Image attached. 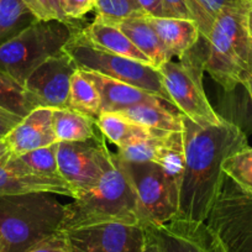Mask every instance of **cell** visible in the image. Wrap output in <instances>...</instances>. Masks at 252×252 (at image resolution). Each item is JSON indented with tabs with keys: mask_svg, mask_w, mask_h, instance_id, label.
<instances>
[{
	"mask_svg": "<svg viewBox=\"0 0 252 252\" xmlns=\"http://www.w3.org/2000/svg\"><path fill=\"white\" fill-rule=\"evenodd\" d=\"M186 161L179 186L178 215L182 219L207 221L226 176L225 159L249 146L245 132L231 121L200 126L182 115Z\"/></svg>",
	"mask_w": 252,
	"mask_h": 252,
	"instance_id": "obj_1",
	"label": "cell"
},
{
	"mask_svg": "<svg viewBox=\"0 0 252 252\" xmlns=\"http://www.w3.org/2000/svg\"><path fill=\"white\" fill-rule=\"evenodd\" d=\"M184 161H186V152H184L183 130L169 132L154 162L158 164L168 176V178L179 187L184 169Z\"/></svg>",
	"mask_w": 252,
	"mask_h": 252,
	"instance_id": "obj_27",
	"label": "cell"
},
{
	"mask_svg": "<svg viewBox=\"0 0 252 252\" xmlns=\"http://www.w3.org/2000/svg\"><path fill=\"white\" fill-rule=\"evenodd\" d=\"M192 20L199 29L200 36L208 40L215 20L229 10L245 9L252 5L251 0H186Z\"/></svg>",
	"mask_w": 252,
	"mask_h": 252,
	"instance_id": "obj_24",
	"label": "cell"
},
{
	"mask_svg": "<svg viewBox=\"0 0 252 252\" xmlns=\"http://www.w3.org/2000/svg\"><path fill=\"white\" fill-rule=\"evenodd\" d=\"M205 57L207 50L197 43L178 61L171 60L158 68L172 104L182 115L200 126L218 125L224 120L213 109L203 87Z\"/></svg>",
	"mask_w": 252,
	"mask_h": 252,
	"instance_id": "obj_6",
	"label": "cell"
},
{
	"mask_svg": "<svg viewBox=\"0 0 252 252\" xmlns=\"http://www.w3.org/2000/svg\"><path fill=\"white\" fill-rule=\"evenodd\" d=\"M77 69L73 60L62 51L38 66L29 76L24 87L40 108H68L71 81Z\"/></svg>",
	"mask_w": 252,
	"mask_h": 252,
	"instance_id": "obj_12",
	"label": "cell"
},
{
	"mask_svg": "<svg viewBox=\"0 0 252 252\" xmlns=\"http://www.w3.org/2000/svg\"><path fill=\"white\" fill-rule=\"evenodd\" d=\"M87 74L94 82L100 94L101 113H118L141 103H167L156 94H152L131 84L124 83L93 72H87Z\"/></svg>",
	"mask_w": 252,
	"mask_h": 252,
	"instance_id": "obj_15",
	"label": "cell"
},
{
	"mask_svg": "<svg viewBox=\"0 0 252 252\" xmlns=\"http://www.w3.org/2000/svg\"><path fill=\"white\" fill-rule=\"evenodd\" d=\"M167 105L172 106L168 103H141L118 111V114L150 129L166 132L182 131V114L174 113Z\"/></svg>",
	"mask_w": 252,
	"mask_h": 252,
	"instance_id": "obj_21",
	"label": "cell"
},
{
	"mask_svg": "<svg viewBox=\"0 0 252 252\" xmlns=\"http://www.w3.org/2000/svg\"><path fill=\"white\" fill-rule=\"evenodd\" d=\"M63 51L82 71L103 74L109 78L131 84L156 94L174 106L164 89L158 69L95 47L87 40L82 30H77L73 33L71 40L63 47Z\"/></svg>",
	"mask_w": 252,
	"mask_h": 252,
	"instance_id": "obj_7",
	"label": "cell"
},
{
	"mask_svg": "<svg viewBox=\"0 0 252 252\" xmlns=\"http://www.w3.org/2000/svg\"><path fill=\"white\" fill-rule=\"evenodd\" d=\"M222 172L240 189L252 193V147L247 146L227 157Z\"/></svg>",
	"mask_w": 252,
	"mask_h": 252,
	"instance_id": "obj_28",
	"label": "cell"
},
{
	"mask_svg": "<svg viewBox=\"0 0 252 252\" xmlns=\"http://www.w3.org/2000/svg\"><path fill=\"white\" fill-rule=\"evenodd\" d=\"M51 108H36L20 121L5 137L11 155H23L57 142L52 125Z\"/></svg>",
	"mask_w": 252,
	"mask_h": 252,
	"instance_id": "obj_14",
	"label": "cell"
},
{
	"mask_svg": "<svg viewBox=\"0 0 252 252\" xmlns=\"http://www.w3.org/2000/svg\"><path fill=\"white\" fill-rule=\"evenodd\" d=\"M168 134L132 141L125 146L119 147L116 155H118L119 158L126 162H136V163L154 162L158 155L159 150L163 146L164 140Z\"/></svg>",
	"mask_w": 252,
	"mask_h": 252,
	"instance_id": "obj_31",
	"label": "cell"
},
{
	"mask_svg": "<svg viewBox=\"0 0 252 252\" xmlns=\"http://www.w3.org/2000/svg\"><path fill=\"white\" fill-rule=\"evenodd\" d=\"M249 19H250V23H251V25H252V8L250 9V11H249Z\"/></svg>",
	"mask_w": 252,
	"mask_h": 252,
	"instance_id": "obj_41",
	"label": "cell"
},
{
	"mask_svg": "<svg viewBox=\"0 0 252 252\" xmlns=\"http://www.w3.org/2000/svg\"><path fill=\"white\" fill-rule=\"evenodd\" d=\"M5 159L0 161V195H18L28 193H51L73 198L68 184L62 178L18 173L9 168Z\"/></svg>",
	"mask_w": 252,
	"mask_h": 252,
	"instance_id": "obj_16",
	"label": "cell"
},
{
	"mask_svg": "<svg viewBox=\"0 0 252 252\" xmlns=\"http://www.w3.org/2000/svg\"><path fill=\"white\" fill-rule=\"evenodd\" d=\"M225 252H252V193L245 192L229 178L207 219Z\"/></svg>",
	"mask_w": 252,
	"mask_h": 252,
	"instance_id": "obj_10",
	"label": "cell"
},
{
	"mask_svg": "<svg viewBox=\"0 0 252 252\" xmlns=\"http://www.w3.org/2000/svg\"><path fill=\"white\" fill-rule=\"evenodd\" d=\"M58 142L50 146L32 150L23 155H10L5 163L13 171L24 174L61 178L57 166Z\"/></svg>",
	"mask_w": 252,
	"mask_h": 252,
	"instance_id": "obj_23",
	"label": "cell"
},
{
	"mask_svg": "<svg viewBox=\"0 0 252 252\" xmlns=\"http://www.w3.org/2000/svg\"><path fill=\"white\" fill-rule=\"evenodd\" d=\"M161 1L164 10L167 11L168 18L190 19L192 20V15L189 13L186 0H161Z\"/></svg>",
	"mask_w": 252,
	"mask_h": 252,
	"instance_id": "obj_36",
	"label": "cell"
},
{
	"mask_svg": "<svg viewBox=\"0 0 252 252\" xmlns=\"http://www.w3.org/2000/svg\"><path fill=\"white\" fill-rule=\"evenodd\" d=\"M115 26H118L131 40V42L151 61L152 66L156 69L173 58V56L159 40L151 24L147 21L146 15L126 19Z\"/></svg>",
	"mask_w": 252,
	"mask_h": 252,
	"instance_id": "obj_19",
	"label": "cell"
},
{
	"mask_svg": "<svg viewBox=\"0 0 252 252\" xmlns=\"http://www.w3.org/2000/svg\"><path fill=\"white\" fill-rule=\"evenodd\" d=\"M96 11L94 20L118 25L120 21L135 16H144V11L135 0H95Z\"/></svg>",
	"mask_w": 252,
	"mask_h": 252,
	"instance_id": "obj_29",
	"label": "cell"
},
{
	"mask_svg": "<svg viewBox=\"0 0 252 252\" xmlns=\"http://www.w3.org/2000/svg\"><path fill=\"white\" fill-rule=\"evenodd\" d=\"M64 210L61 231L104 222L139 224L136 192L118 155L98 186L66 204Z\"/></svg>",
	"mask_w": 252,
	"mask_h": 252,
	"instance_id": "obj_4",
	"label": "cell"
},
{
	"mask_svg": "<svg viewBox=\"0 0 252 252\" xmlns=\"http://www.w3.org/2000/svg\"><path fill=\"white\" fill-rule=\"evenodd\" d=\"M71 252H142L147 231L142 225L104 222L61 231Z\"/></svg>",
	"mask_w": 252,
	"mask_h": 252,
	"instance_id": "obj_11",
	"label": "cell"
},
{
	"mask_svg": "<svg viewBox=\"0 0 252 252\" xmlns=\"http://www.w3.org/2000/svg\"><path fill=\"white\" fill-rule=\"evenodd\" d=\"M145 229L161 252H225L219 237L205 221L176 217L164 224Z\"/></svg>",
	"mask_w": 252,
	"mask_h": 252,
	"instance_id": "obj_13",
	"label": "cell"
},
{
	"mask_svg": "<svg viewBox=\"0 0 252 252\" xmlns=\"http://www.w3.org/2000/svg\"><path fill=\"white\" fill-rule=\"evenodd\" d=\"M28 14L30 11L23 0H0V45L28 26H23L24 16Z\"/></svg>",
	"mask_w": 252,
	"mask_h": 252,
	"instance_id": "obj_30",
	"label": "cell"
},
{
	"mask_svg": "<svg viewBox=\"0 0 252 252\" xmlns=\"http://www.w3.org/2000/svg\"><path fill=\"white\" fill-rule=\"evenodd\" d=\"M135 3L144 11L145 15L155 16V18H168L161 0H135Z\"/></svg>",
	"mask_w": 252,
	"mask_h": 252,
	"instance_id": "obj_37",
	"label": "cell"
},
{
	"mask_svg": "<svg viewBox=\"0 0 252 252\" xmlns=\"http://www.w3.org/2000/svg\"><path fill=\"white\" fill-rule=\"evenodd\" d=\"M0 108L25 118L30 111L40 106L23 84L0 71Z\"/></svg>",
	"mask_w": 252,
	"mask_h": 252,
	"instance_id": "obj_26",
	"label": "cell"
},
{
	"mask_svg": "<svg viewBox=\"0 0 252 252\" xmlns=\"http://www.w3.org/2000/svg\"><path fill=\"white\" fill-rule=\"evenodd\" d=\"M95 9V0H62L63 15L67 21L82 19Z\"/></svg>",
	"mask_w": 252,
	"mask_h": 252,
	"instance_id": "obj_32",
	"label": "cell"
},
{
	"mask_svg": "<svg viewBox=\"0 0 252 252\" xmlns=\"http://www.w3.org/2000/svg\"><path fill=\"white\" fill-rule=\"evenodd\" d=\"M113 164L114 154L100 131L87 141L58 142V172L73 193V199L98 186Z\"/></svg>",
	"mask_w": 252,
	"mask_h": 252,
	"instance_id": "obj_9",
	"label": "cell"
},
{
	"mask_svg": "<svg viewBox=\"0 0 252 252\" xmlns=\"http://www.w3.org/2000/svg\"><path fill=\"white\" fill-rule=\"evenodd\" d=\"M76 31L71 23L33 20L14 37L0 45V71L24 86L38 66L62 52Z\"/></svg>",
	"mask_w": 252,
	"mask_h": 252,
	"instance_id": "obj_5",
	"label": "cell"
},
{
	"mask_svg": "<svg viewBox=\"0 0 252 252\" xmlns=\"http://www.w3.org/2000/svg\"><path fill=\"white\" fill-rule=\"evenodd\" d=\"M23 119L24 118L6 110V109L0 108V139H5L20 124Z\"/></svg>",
	"mask_w": 252,
	"mask_h": 252,
	"instance_id": "obj_35",
	"label": "cell"
},
{
	"mask_svg": "<svg viewBox=\"0 0 252 252\" xmlns=\"http://www.w3.org/2000/svg\"><path fill=\"white\" fill-rule=\"evenodd\" d=\"M10 150H9L8 144L4 139H0V161L1 159H5L10 156Z\"/></svg>",
	"mask_w": 252,
	"mask_h": 252,
	"instance_id": "obj_40",
	"label": "cell"
},
{
	"mask_svg": "<svg viewBox=\"0 0 252 252\" xmlns=\"http://www.w3.org/2000/svg\"><path fill=\"white\" fill-rule=\"evenodd\" d=\"M64 207L51 193L0 195V252H29L60 234Z\"/></svg>",
	"mask_w": 252,
	"mask_h": 252,
	"instance_id": "obj_3",
	"label": "cell"
},
{
	"mask_svg": "<svg viewBox=\"0 0 252 252\" xmlns=\"http://www.w3.org/2000/svg\"><path fill=\"white\" fill-rule=\"evenodd\" d=\"M82 32L87 40L95 47L152 66L151 61L131 42V40L118 26L94 20L93 23L82 29Z\"/></svg>",
	"mask_w": 252,
	"mask_h": 252,
	"instance_id": "obj_18",
	"label": "cell"
},
{
	"mask_svg": "<svg viewBox=\"0 0 252 252\" xmlns=\"http://www.w3.org/2000/svg\"><path fill=\"white\" fill-rule=\"evenodd\" d=\"M146 231H147V230H146ZM142 252H161V251H159V247L157 246L156 241H155V240L152 239V236L149 234V231H147L146 245H145V247H144V250H142Z\"/></svg>",
	"mask_w": 252,
	"mask_h": 252,
	"instance_id": "obj_39",
	"label": "cell"
},
{
	"mask_svg": "<svg viewBox=\"0 0 252 252\" xmlns=\"http://www.w3.org/2000/svg\"><path fill=\"white\" fill-rule=\"evenodd\" d=\"M146 19L173 57L179 58L192 50L202 37L198 25L190 19L155 18L147 15Z\"/></svg>",
	"mask_w": 252,
	"mask_h": 252,
	"instance_id": "obj_17",
	"label": "cell"
},
{
	"mask_svg": "<svg viewBox=\"0 0 252 252\" xmlns=\"http://www.w3.org/2000/svg\"><path fill=\"white\" fill-rule=\"evenodd\" d=\"M52 125L57 142L87 141L96 136V120L68 108L53 109Z\"/></svg>",
	"mask_w": 252,
	"mask_h": 252,
	"instance_id": "obj_22",
	"label": "cell"
},
{
	"mask_svg": "<svg viewBox=\"0 0 252 252\" xmlns=\"http://www.w3.org/2000/svg\"><path fill=\"white\" fill-rule=\"evenodd\" d=\"M96 127L105 139L119 147L152 136H162L168 132L139 125L118 113H101L96 119Z\"/></svg>",
	"mask_w": 252,
	"mask_h": 252,
	"instance_id": "obj_20",
	"label": "cell"
},
{
	"mask_svg": "<svg viewBox=\"0 0 252 252\" xmlns=\"http://www.w3.org/2000/svg\"><path fill=\"white\" fill-rule=\"evenodd\" d=\"M137 197V220L144 227L161 225L178 215L179 187L155 162L123 161Z\"/></svg>",
	"mask_w": 252,
	"mask_h": 252,
	"instance_id": "obj_8",
	"label": "cell"
},
{
	"mask_svg": "<svg viewBox=\"0 0 252 252\" xmlns=\"http://www.w3.org/2000/svg\"><path fill=\"white\" fill-rule=\"evenodd\" d=\"M249 8L219 15L207 41L204 71L226 92L244 86L252 104V25Z\"/></svg>",
	"mask_w": 252,
	"mask_h": 252,
	"instance_id": "obj_2",
	"label": "cell"
},
{
	"mask_svg": "<svg viewBox=\"0 0 252 252\" xmlns=\"http://www.w3.org/2000/svg\"><path fill=\"white\" fill-rule=\"evenodd\" d=\"M100 104V94L96 86L86 71L78 68L71 81L68 109L79 111L96 120L101 114Z\"/></svg>",
	"mask_w": 252,
	"mask_h": 252,
	"instance_id": "obj_25",
	"label": "cell"
},
{
	"mask_svg": "<svg viewBox=\"0 0 252 252\" xmlns=\"http://www.w3.org/2000/svg\"><path fill=\"white\" fill-rule=\"evenodd\" d=\"M251 1H252V0H251Z\"/></svg>",
	"mask_w": 252,
	"mask_h": 252,
	"instance_id": "obj_42",
	"label": "cell"
},
{
	"mask_svg": "<svg viewBox=\"0 0 252 252\" xmlns=\"http://www.w3.org/2000/svg\"><path fill=\"white\" fill-rule=\"evenodd\" d=\"M29 252H71L62 232L41 242Z\"/></svg>",
	"mask_w": 252,
	"mask_h": 252,
	"instance_id": "obj_34",
	"label": "cell"
},
{
	"mask_svg": "<svg viewBox=\"0 0 252 252\" xmlns=\"http://www.w3.org/2000/svg\"><path fill=\"white\" fill-rule=\"evenodd\" d=\"M51 4H52L53 11H55V15L57 18L58 21H63V23H71V21H67L64 15H63L62 10V0H51Z\"/></svg>",
	"mask_w": 252,
	"mask_h": 252,
	"instance_id": "obj_38",
	"label": "cell"
},
{
	"mask_svg": "<svg viewBox=\"0 0 252 252\" xmlns=\"http://www.w3.org/2000/svg\"><path fill=\"white\" fill-rule=\"evenodd\" d=\"M26 8L29 9L31 15L35 18V20L50 21L57 20L53 11L51 0H23Z\"/></svg>",
	"mask_w": 252,
	"mask_h": 252,
	"instance_id": "obj_33",
	"label": "cell"
}]
</instances>
